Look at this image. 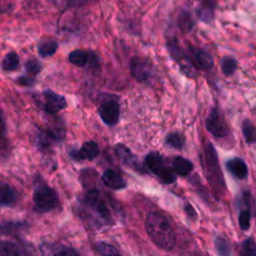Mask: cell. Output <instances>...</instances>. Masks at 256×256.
<instances>
[{
	"mask_svg": "<svg viewBox=\"0 0 256 256\" xmlns=\"http://www.w3.org/2000/svg\"><path fill=\"white\" fill-rule=\"evenodd\" d=\"M146 232L153 243L167 251H171L176 244V235L174 228L168 217L161 212L152 211L148 213L145 219Z\"/></svg>",
	"mask_w": 256,
	"mask_h": 256,
	"instance_id": "cell-1",
	"label": "cell"
},
{
	"mask_svg": "<svg viewBox=\"0 0 256 256\" xmlns=\"http://www.w3.org/2000/svg\"><path fill=\"white\" fill-rule=\"evenodd\" d=\"M203 163L206 177L210 185L212 186L215 192L223 194L224 191L226 190L225 181L219 166L217 152L210 142L206 143L204 146Z\"/></svg>",
	"mask_w": 256,
	"mask_h": 256,
	"instance_id": "cell-2",
	"label": "cell"
},
{
	"mask_svg": "<svg viewBox=\"0 0 256 256\" xmlns=\"http://www.w3.org/2000/svg\"><path fill=\"white\" fill-rule=\"evenodd\" d=\"M83 204L92 214L96 215L97 220L102 224L112 225L113 215L111 209L99 190L96 188L88 190L83 198Z\"/></svg>",
	"mask_w": 256,
	"mask_h": 256,
	"instance_id": "cell-3",
	"label": "cell"
},
{
	"mask_svg": "<svg viewBox=\"0 0 256 256\" xmlns=\"http://www.w3.org/2000/svg\"><path fill=\"white\" fill-rule=\"evenodd\" d=\"M144 164L164 184H172L176 181V174L172 167L167 165L165 158L158 152H149L144 159Z\"/></svg>",
	"mask_w": 256,
	"mask_h": 256,
	"instance_id": "cell-4",
	"label": "cell"
},
{
	"mask_svg": "<svg viewBox=\"0 0 256 256\" xmlns=\"http://www.w3.org/2000/svg\"><path fill=\"white\" fill-rule=\"evenodd\" d=\"M33 202L36 211L40 213H47L59 206V197L52 187L39 183L34 189Z\"/></svg>",
	"mask_w": 256,
	"mask_h": 256,
	"instance_id": "cell-5",
	"label": "cell"
},
{
	"mask_svg": "<svg viewBox=\"0 0 256 256\" xmlns=\"http://www.w3.org/2000/svg\"><path fill=\"white\" fill-rule=\"evenodd\" d=\"M205 127L210 134L217 138H224L230 134L228 123L218 107L210 109L205 120Z\"/></svg>",
	"mask_w": 256,
	"mask_h": 256,
	"instance_id": "cell-6",
	"label": "cell"
},
{
	"mask_svg": "<svg viewBox=\"0 0 256 256\" xmlns=\"http://www.w3.org/2000/svg\"><path fill=\"white\" fill-rule=\"evenodd\" d=\"M129 68L133 78L139 82L144 83L149 81L153 75V67L151 61L140 57L134 56L129 61Z\"/></svg>",
	"mask_w": 256,
	"mask_h": 256,
	"instance_id": "cell-7",
	"label": "cell"
},
{
	"mask_svg": "<svg viewBox=\"0 0 256 256\" xmlns=\"http://www.w3.org/2000/svg\"><path fill=\"white\" fill-rule=\"evenodd\" d=\"M42 95L44 98V102L42 104L43 110L49 115H56L67 107L66 98L51 89H44Z\"/></svg>",
	"mask_w": 256,
	"mask_h": 256,
	"instance_id": "cell-8",
	"label": "cell"
},
{
	"mask_svg": "<svg viewBox=\"0 0 256 256\" xmlns=\"http://www.w3.org/2000/svg\"><path fill=\"white\" fill-rule=\"evenodd\" d=\"M98 114L106 125L115 126L120 118V106L118 101L114 99L103 101L98 108Z\"/></svg>",
	"mask_w": 256,
	"mask_h": 256,
	"instance_id": "cell-9",
	"label": "cell"
},
{
	"mask_svg": "<svg viewBox=\"0 0 256 256\" xmlns=\"http://www.w3.org/2000/svg\"><path fill=\"white\" fill-rule=\"evenodd\" d=\"M114 151L118 158L120 159L121 163L125 165L126 167H129L130 169H133L134 171L140 173V174H146V169L144 166L140 163L139 159L132 153V151L124 144L117 143L114 146Z\"/></svg>",
	"mask_w": 256,
	"mask_h": 256,
	"instance_id": "cell-10",
	"label": "cell"
},
{
	"mask_svg": "<svg viewBox=\"0 0 256 256\" xmlns=\"http://www.w3.org/2000/svg\"><path fill=\"white\" fill-rule=\"evenodd\" d=\"M187 53H188L191 63L193 64V66L196 69L208 70L214 64L213 57H212L211 53L205 49L190 45L187 48Z\"/></svg>",
	"mask_w": 256,
	"mask_h": 256,
	"instance_id": "cell-11",
	"label": "cell"
},
{
	"mask_svg": "<svg viewBox=\"0 0 256 256\" xmlns=\"http://www.w3.org/2000/svg\"><path fill=\"white\" fill-rule=\"evenodd\" d=\"M69 155L72 159L79 161V160H93L100 154V148L95 141L89 140L83 143L80 149L72 148L69 150Z\"/></svg>",
	"mask_w": 256,
	"mask_h": 256,
	"instance_id": "cell-12",
	"label": "cell"
},
{
	"mask_svg": "<svg viewBox=\"0 0 256 256\" xmlns=\"http://www.w3.org/2000/svg\"><path fill=\"white\" fill-rule=\"evenodd\" d=\"M40 249L44 256H80L74 248L59 243H43Z\"/></svg>",
	"mask_w": 256,
	"mask_h": 256,
	"instance_id": "cell-13",
	"label": "cell"
},
{
	"mask_svg": "<svg viewBox=\"0 0 256 256\" xmlns=\"http://www.w3.org/2000/svg\"><path fill=\"white\" fill-rule=\"evenodd\" d=\"M215 8V0H198V5L196 7V15L201 21L205 23H210L214 20Z\"/></svg>",
	"mask_w": 256,
	"mask_h": 256,
	"instance_id": "cell-14",
	"label": "cell"
},
{
	"mask_svg": "<svg viewBox=\"0 0 256 256\" xmlns=\"http://www.w3.org/2000/svg\"><path fill=\"white\" fill-rule=\"evenodd\" d=\"M102 182L112 190H122L127 187L124 178L113 169H106L102 176Z\"/></svg>",
	"mask_w": 256,
	"mask_h": 256,
	"instance_id": "cell-15",
	"label": "cell"
},
{
	"mask_svg": "<svg viewBox=\"0 0 256 256\" xmlns=\"http://www.w3.org/2000/svg\"><path fill=\"white\" fill-rule=\"evenodd\" d=\"M226 169L236 179H245L248 176V167L244 160L239 157H234L226 162Z\"/></svg>",
	"mask_w": 256,
	"mask_h": 256,
	"instance_id": "cell-16",
	"label": "cell"
},
{
	"mask_svg": "<svg viewBox=\"0 0 256 256\" xmlns=\"http://www.w3.org/2000/svg\"><path fill=\"white\" fill-rule=\"evenodd\" d=\"M17 200L16 190L8 183L1 182L0 185V203L1 206H11Z\"/></svg>",
	"mask_w": 256,
	"mask_h": 256,
	"instance_id": "cell-17",
	"label": "cell"
},
{
	"mask_svg": "<svg viewBox=\"0 0 256 256\" xmlns=\"http://www.w3.org/2000/svg\"><path fill=\"white\" fill-rule=\"evenodd\" d=\"M172 168L176 175L184 177L189 175L193 170V163L187 158H184L182 156H176L173 158Z\"/></svg>",
	"mask_w": 256,
	"mask_h": 256,
	"instance_id": "cell-18",
	"label": "cell"
},
{
	"mask_svg": "<svg viewBox=\"0 0 256 256\" xmlns=\"http://www.w3.org/2000/svg\"><path fill=\"white\" fill-rule=\"evenodd\" d=\"M57 50H58V42L50 37L43 38L38 44V53L43 58L54 55Z\"/></svg>",
	"mask_w": 256,
	"mask_h": 256,
	"instance_id": "cell-19",
	"label": "cell"
},
{
	"mask_svg": "<svg viewBox=\"0 0 256 256\" xmlns=\"http://www.w3.org/2000/svg\"><path fill=\"white\" fill-rule=\"evenodd\" d=\"M43 130L53 140V142H61L65 138V135H66L63 123L57 122V121L50 123Z\"/></svg>",
	"mask_w": 256,
	"mask_h": 256,
	"instance_id": "cell-20",
	"label": "cell"
},
{
	"mask_svg": "<svg viewBox=\"0 0 256 256\" xmlns=\"http://www.w3.org/2000/svg\"><path fill=\"white\" fill-rule=\"evenodd\" d=\"M20 66V57L16 52H8L1 61V68L5 72L15 71Z\"/></svg>",
	"mask_w": 256,
	"mask_h": 256,
	"instance_id": "cell-21",
	"label": "cell"
},
{
	"mask_svg": "<svg viewBox=\"0 0 256 256\" xmlns=\"http://www.w3.org/2000/svg\"><path fill=\"white\" fill-rule=\"evenodd\" d=\"M68 60L75 66L83 67L89 63L90 52H87L82 49L72 50L68 55Z\"/></svg>",
	"mask_w": 256,
	"mask_h": 256,
	"instance_id": "cell-22",
	"label": "cell"
},
{
	"mask_svg": "<svg viewBox=\"0 0 256 256\" xmlns=\"http://www.w3.org/2000/svg\"><path fill=\"white\" fill-rule=\"evenodd\" d=\"M184 143H185V138L179 132L168 133L165 137V145L173 149L181 150L184 146Z\"/></svg>",
	"mask_w": 256,
	"mask_h": 256,
	"instance_id": "cell-23",
	"label": "cell"
},
{
	"mask_svg": "<svg viewBox=\"0 0 256 256\" xmlns=\"http://www.w3.org/2000/svg\"><path fill=\"white\" fill-rule=\"evenodd\" d=\"M194 20L191 15V13L187 10H183L178 17V26L179 28L184 32L188 33L190 32L194 27Z\"/></svg>",
	"mask_w": 256,
	"mask_h": 256,
	"instance_id": "cell-24",
	"label": "cell"
},
{
	"mask_svg": "<svg viewBox=\"0 0 256 256\" xmlns=\"http://www.w3.org/2000/svg\"><path fill=\"white\" fill-rule=\"evenodd\" d=\"M238 62L232 56H224L220 60V68L225 76H231L237 69Z\"/></svg>",
	"mask_w": 256,
	"mask_h": 256,
	"instance_id": "cell-25",
	"label": "cell"
},
{
	"mask_svg": "<svg viewBox=\"0 0 256 256\" xmlns=\"http://www.w3.org/2000/svg\"><path fill=\"white\" fill-rule=\"evenodd\" d=\"M214 245L218 256H231L232 247L230 242L226 238L222 236H217L214 240Z\"/></svg>",
	"mask_w": 256,
	"mask_h": 256,
	"instance_id": "cell-26",
	"label": "cell"
},
{
	"mask_svg": "<svg viewBox=\"0 0 256 256\" xmlns=\"http://www.w3.org/2000/svg\"><path fill=\"white\" fill-rule=\"evenodd\" d=\"M27 226V223L24 221H6L2 222L1 225V231L3 234H16L20 231H23L25 227Z\"/></svg>",
	"mask_w": 256,
	"mask_h": 256,
	"instance_id": "cell-27",
	"label": "cell"
},
{
	"mask_svg": "<svg viewBox=\"0 0 256 256\" xmlns=\"http://www.w3.org/2000/svg\"><path fill=\"white\" fill-rule=\"evenodd\" d=\"M242 134L247 143L256 142V126L250 119H245L242 123Z\"/></svg>",
	"mask_w": 256,
	"mask_h": 256,
	"instance_id": "cell-28",
	"label": "cell"
},
{
	"mask_svg": "<svg viewBox=\"0 0 256 256\" xmlns=\"http://www.w3.org/2000/svg\"><path fill=\"white\" fill-rule=\"evenodd\" d=\"M1 256H23V252L16 243L3 240L1 242Z\"/></svg>",
	"mask_w": 256,
	"mask_h": 256,
	"instance_id": "cell-29",
	"label": "cell"
},
{
	"mask_svg": "<svg viewBox=\"0 0 256 256\" xmlns=\"http://www.w3.org/2000/svg\"><path fill=\"white\" fill-rule=\"evenodd\" d=\"M239 256H256V241L253 237H248L242 242Z\"/></svg>",
	"mask_w": 256,
	"mask_h": 256,
	"instance_id": "cell-30",
	"label": "cell"
},
{
	"mask_svg": "<svg viewBox=\"0 0 256 256\" xmlns=\"http://www.w3.org/2000/svg\"><path fill=\"white\" fill-rule=\"evenodd\" d=\"M96 249L101 254V256H121L113 245L106 242L96 243Z\"/></svg>",
	"mask_w": 256,
	"mask_h": 256,
	"instance_id": "cell-31",
	"label": "cell"
},
{
	"mask_svg": "<svg viewBox=\"0 0 256 256\" xmlns=\"http://www.w3.org/2000/svg\"><path fill=\"white\" fill-rule=\"evenodd\" d=\"M26 72L29 76H36L42 70V64L36 58H29L24 64Z\"/></svg>",
	"mask_w": 256,
	"mask_h": 256,
	"instance_id": "cell-32",
	"label": "cell"
},
{
	"mask_svg": "<svg viewBox=\"0 0 256 256\" xmlns=\"http://www.w3.org/2000/svg\"><path fill=\"white\" fill-rule=\"evenodd\" d=\"M251 211L249 209H242L238 216V223L241 230L246 231L250 228L251 223Z\"/></svg>",
	"mask_w": 256,
	"mask_h": 256,
	"instance_id": "cell-33",
	"label": "cell"
},
{
	"mask_svg": "<svg viewBox=\"0 0 256 256\" xmlns=\"http://www.w3.org/2000/svg\"><path fill=\"white\" fill-rule=\"evenodd\" d=\"M16 82L22 86H32L35 82V79L33 76H20L16 79Z\"/></svg>",
	"mask_w": 256,
	"mask_h": 256,
	"instance_id": "cell-34",
	"label": "cell"
},
{
	"mask_svg": "<svg viewBox=\"0 0 256 256\" xmlns=\"http://www.w3.org/2000/svg\"><path fill=\"white\" fill-rule=\"evenodd\" d=\"M184 211H185L186 215H187L190 219H192V220H196V219H197V213H196L194 207H193L191 204L186 203V204L184 205Z\"/></svg>",
	"mask_w": 256,
	"mask_h": 256,
	"instance_id": "cell-35",
	"label": "cell"
}]
</instances>
